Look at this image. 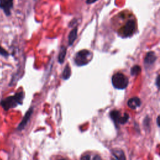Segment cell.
Returning a JSON list of instances; mask_svg holds the SVG:
<instances>
[{"label": "cell", "instance_id": "cell-10", "mask_svg": "<svg viewBox=\"0 0 160 160\" xmlns=\"http://www.w3.org/2000/svg\"><path fill=\"white\" fill-rule=\"evenodd\" d=\"M78 36V28L75 27L73 28L72 30L69 32L68 36V45L72 46V44L74 43L75 40L77 38Z\"/></svg>", "mask_w": 160, "mask_h": 160}, {"label": "cell", "instance_id": "cell-11", "mask_svg": "<svg viewBox=\"0 0 160 160\" xmlns=\"http://www.w3.org/2000/svg\"><path fill=\"white\" fill-rule=\"evenodd\" d=\"M111 152H112V154L116 159H126L124 153L121 149H114L112 150Z\"/></svg>", "mask_w": 160, "mask_h": 160}, {"label": "cell", "instance_id": "cell-6", "mask_svg": "<svg viewBox=\"0 0 160 160\" xmlns=\"http://www.w3.org/2000/svg\"><path fill=\"white\" fill-rule=\"evenodd\" d=\"M32 112H33V108L31 107L28 110V111L26 112V114L24 116L22 121L19 124V125H18V126L17 128V129L18 131H22L26 127V126L27 125L28 122H29V119L31 118V116Z\"/></svg>", "mask_w": 160, "mask_h": 160}, {"label": "cell", "instance_id": "cell-3", "mask_svg": "<svg viewBox=\"0 0 160 160\" xmlns=\"http://www.w3.org/2000/svg\"><path fill=\"white\" fill-rule=\"evenodd\" d=\"M112 84L114 88L118 89H125L128 84V78L121 72H117L112 76Z\"/></svg>", "mask_w": 160, "mask_h": 160}, {"label": "cell", "instance_id": "cell-19", "mask_svg": "<svg viewBox=\"0 0 160 160\" xmlns=\"http://www.w3.org/2000/svg\"><path fill=\"white\" fill-rule=\"evenodd\" d=\"M92 159H101V157L99 156L98 155H96V156H94Z\"/></svg>", "mask_w": 160, "mask_h": 160}, {"label": "cell", "instance_id": "cell-21", "mask_svg": "<svg viewBox=\"0 0 160 160\" xmlns=\"http://www.w3.org/2000/svg\"><path fill=\"white\" fill-rule=\"evenodd\" d=\"M34 1H36V0H34Z\"/></svg>", "mask_w": 160, "mask_h": 160}, {"label": "cell", "instance_id": "cell-2", "mask_svg": "<svg viewBox=\"0 0 160 160\" xmlns=\"http://www.w3.org/2000/svg\"><path fill=\"white\" fill-rule=\"evenodd\" d=\"M92 58V54L88 49H82L78 52L74 56V62L77 66H81L89 62Z\"/></svg>", "mask_w": 160, "mask_h": 160}, {"label": "cell", "instance_id": "cell-17", "mask_svg": "<svg viewBox=\"0 0 160 160\" xmlns=\"http://www.w3.org/2000/svg\"><path fill=\"white\" fill-rule=\"evenodd\" d=\"M82 159H90L91 157L89 155H84L81 158Z\"/></svg>", "mask_w": 160, "mask_h": 160}, {"label": "cell", "instance_id": "cell-5", "mask_svg": "<svg viewBox=\"0 0 160 160\" xmlns=\"http://www.w3.org/2000/svg\"><path fill=\"white\" fill-rule=\"evenodd\" d=\"M135 31V21L132 19L129 20L121 30V34L124 38L131 36Z\"/></svg>", "mask_w": 160, "mask_h": 160}, {"label": "cell", "instance_id": "cell-12", "mask_svg": "<svg viewBox=\"0 0 160 160\" xmlns=\"http://www.w3.org/2000/svg\"><path fill=\"white\" fill-rule=\"evenodd\" d=\"M66 54V47L62 46L60 48V51L58 55V61L59 63L61 64L63 63Z\"/></svg>", "mask_w": 160, "mask_h": 160}, {"label": "cell", "instance_id": "cell-9", "mask_svg": "<svg viewBox=\"0 0 160 160\" xmlns=\"http://www.w3.org/2000/svg\"><path fill=\"white\" fill-rule=\"evenodd\" d=\"M156 59L157 57L155 52L154 51H149L146 55L144 58V64L146 66L152 64L156 61Z\"/></svg>", "mask_w": 160, "mask_h": 160}, {"label": "cell", "instance_id": "cell-7", "mask_svg": "<svg viewBox=\"0 0 160 160\" xmlns=\"http://www.w3.org/2000/svg\"><path fill=\"white\" fill-rule=\"evenodd\" d=\"M13 0H0V8L4 11L6 16L11 14V9L12 8Z\"/></svg>", "mask_w": 160, "mask_h": 160}, {"label": "cell", "instance_id": "cell-14", "mask_svg": "<svg viewBox=\"0 0 160 160\" xmlns=\"http://www.w3.org/2000/svg\"><path fill=\"white\" fill-rule=\"evenodd\" d=\"M141 71V67L138 65H135L131 69V74L133 76L138 75Z\"/></svg>", "mask_w": 160, "mask_h": 160}, {"label": "cell", "instance_id": "cell-20", "mask_svg": "<svg viewBox=\"0 0 160 160\" xmlns=\"http://www.w3.org/2000/svg\"><path fill=\"white\" fill-rule=\"evenodd\" d=\"M159 116H158V118H157V119H156V120H157V121H156V122H157V125H158V127L159 126Z\"/></svg>", "mask_w": 160, "mask_h": 160}, {"label": "cell", "instance_id": "cell-4", "mask_svg": "<svg viewBox=\"0 0 160 160\" xmlns=\"http://www.w3.org/2000/svg\"><path fill=\"white\" fill-rule=\"evenodd\" d=\"M109 116L113 122H114V124L116 127H118V125L120 124H124L127 122L128 121L129 116L127 113H124L122 116L120 112L118 110H112L110 112Z\"/></svg>", "mask_w": 160, "mask_h": 160}, {"label": "cell", "instance_id": "cell-16", "mask_svg": "<svg viewBox=\"0 0 160 160\" xmlns=\"http://www.w3.org/2000/svg\"><path fill=\"white\" fill-rule=\"evenodd\" d=\"M98 0H86V2L88 4H92L95 2H96Z\"/></svg>", "mask_w": 160, "mask_h": 160}, {"label": "cell", "instance_id": "cell-13", "mask_svg": "<svg viewBox=\"0 0 160 160\" xmlns=\"http://www.w3.org/2000/svg\"><path fill=\"white\" fill-rule=\"evenodd\" d=\"M70 76H71V68L69 66V65L67 64L66 66V67L64 68V69L62 76V78L66 80V79L69 78Z\"/></svg>", "mask_w": 160, "mask_h": 160}, {"label": "cell", "instance_id": "cell-15", "mask_svg": "<svg viewBox=\"0 0 160 160\" xmlns=\"http://www.w3.org/2000/svg\"><path fill=\"white\" fill-rule=\"evenodd\" d=\"M0 54L4 57H8L9 56V52L7 51H6V49L4 48H2L1 46V44H0Z\"/></svg>", "mask_w": 160, "mask_h": 160}, {"label": "cell", "instance_id": "cell-8", "mask_svg": "<svg viewBox=\"0 0 160 160\" xmlns=\"http://www.w3.org/2000/svg\"><path fill=\"white\" fill-rule=\"evenodd\" d=\"M141 104V99L138 97H133L130 98L128 101V106L131 109H136Z\"/></svg>", "mask_w": 160, "mask_h": 160}, {"label": "cell", "instance_id": "cell-18", "mask_svg": "<svg viewBox=\"0 0 160 160\" xmlns=\"http://www.w3.org/2000/svg\"><path fill=\"white\" fill-rule=\"evenodd\" d=\"M159 76L158 75V76H157V78H156V86L158 87V88H159Z\"/></svg>", "mask_w": 160, "mask_h": 160}, {"label": "cell", "instance_id": "cell-1", "mask_svg": "<svg viewBox=\"0 0 160 160\" xmlns=\"http://www.w3.org/2000/svg\"><path fill=\"white\" fill-rule=\"evenodd\" d=\"M24 98V93L22 91H21L13 96H9L2 99L0 101V105L5 111H8L16 108L18 105L22 104Z\"/></svg>", "mask_w": 160, "mask_h": 160}]
</instances>
